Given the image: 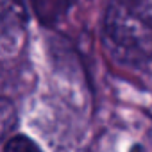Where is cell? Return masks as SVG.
<instances>
[{
  "mask_svg": "<svg viewBox=\"0 0 152 152\" xmlns=\"http://www.w3.org/2000/svg\"><path fill=\"white\" fill-rule=\"evenodd\" d=\"M102 38L109 54L124 64L152 61V0H109Z\"/></svg>",
  "mask_w": 152,
  "mask_h": 152,
  "instance_id": "6da1fadb",
  "label": "cell"
},
{
  "mask_svg": "<svg viewBox=\"0 0 152 152\" xmlns=\"http://www.w3.org/2000/svg\"><path fill=\"white\" fill-rule=\"evenodd\" d=\"M27 32L25 0H0V56L16 52Z\"/></svg>",
  "mask_w": 152,
  "mask_h": 152,
  "instance_id": "7a4b0ae2",
  "label": "cell"
},
{
  "mask_svg": "<svg viewBox=\"0 0 152 152\" xmlns=\"http://www.w3.org/2000/svg\"><path fill=\"white\" fill-rule=\"evenodd\" d=\"M16 127V109L11 100L0 97V140Z\"/></svg>",
  "mask_w": 152,
  "mask_h": 152,
  "instance_id": "3957f363",
  "label": "cell"
},
{
  "mask_svg": "<svg viewBox=\"0 0 152 152\" xmlns=\"http://www.w3.org/2000/svg\"><path fill=\"white\" fill-rule=\"evenodd\" d=\"M4 152H43L39 148V145L31 140L29 136H23V134H18V136H13L6 147H4Z\"/></svg>",
  "mask_w": 152,
  "mask_h": 152,
  "instance_id": "277c9868",
  "label": "cell"
}]
</instances>
